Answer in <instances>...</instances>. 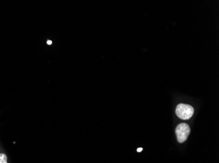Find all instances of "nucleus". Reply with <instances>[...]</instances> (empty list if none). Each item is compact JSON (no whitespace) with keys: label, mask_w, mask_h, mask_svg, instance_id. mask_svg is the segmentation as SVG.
Here are the masks:
<instances>
[{"label":"nucleus","mask_w":219,"mask_h":163,"mask_svg":"<svg viewBox=\"0 0 219 163\" xmlns=\"http://www.w3.org/2000/svg\"><path fill=\"white\" fill-rule=\"evenodd\" d=\"M176 114L179 118L186 120L189 119L193 116L194 109L189 104H179L176 108Z\"/></svg>","instance_id":"f257e3e1"},{"label":"nucleus","mask_w":219,"mask_h":163,"mask_svg":"<svg viewBox=\"0 0 219 163\" xmlns=\"http://www.w3.org/2000/svg\"><path fill=\"white\" fill-rule=\"evenodd\" d=\"M177 140L179 143H183L187 140L190 133V128L186 123H180L175 129Z\"/></svg>","instance_id":"f03ea898"},{"label":"nucleus","mask_w":219,"mask_h":163,"mask_svg":"<svg viewBox=\"0 0 219 163\" xmlns=\"http://www.w3.org/2000/svg\"><path fill=\"white\" fill-rule=\"evenodd\" d=\"M0 163H7V157L4 153H0Z\"/></svg>","instance_id":"7ed1b4c3"},{"label":"nucleus","mask_w":219,"mask_h":163,"mask_svg":"<svg viewBox=\"0 0 219 163\" xmlns=\"http://www.w3.org/2000/svg\"><path fill=\"white\" fill-rule=\"evenodd\" d=\"M142 147H139V148H138L137 149V151H138V152H141V151H142Z\"/></svg>","instance_id":"20e7f679"},{"label":"nucleus","mask_w":219,"mask_h":163,"mask_svg":"<svg viewBox=\"0 0 219 163\" xmlns=\"http://www.w3.org/2000/svg\"><path fill=\"white\" fill-rule=\"evenodd\" d=\"M47 43L49 44V45H51L52 44V41H47Z\"/></svg>","instance_id":"39448f33"}]
</instances>
